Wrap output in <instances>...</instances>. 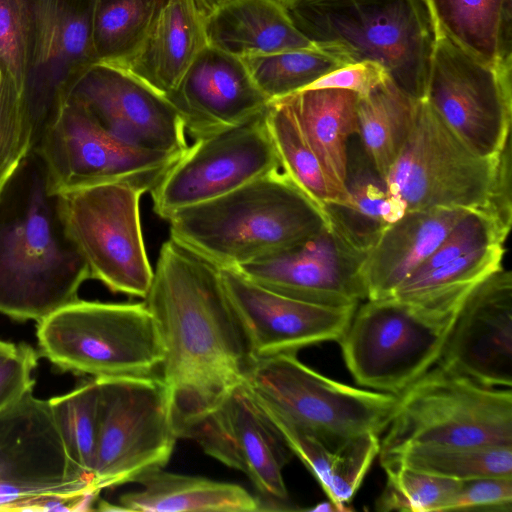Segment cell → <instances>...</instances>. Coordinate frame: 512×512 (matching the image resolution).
I'll return each instance as SVG.
<instances>
[{
    "mask_svg": "<svg viewBox=\"0 0 512 512\" xmlns=\"http://www.w3.org/2000/svg\"><path fill=\"white\" fill-rule=\"evenodd\" d=\"M489 387L512 384V274L501 266L467 296L436 363Z\"/></svg>",
    "mask_w": 512,
    "mask_h": 512,
    "instance_id": "obj_20",
    "label": "cell"
},
{
    "mask_svg": "<svg viewBox=\"0 0 512 512\" xmlns=\"http://www.w3.org/2000/svg\"><path fill=\"white\" fill-rule=\"evenodd\" d=\"M233 0H199L202 8L207 16L219 7L231 2Z\"/></svg>",
    "mask_w": 512,
    "mask_h": 512,
    "instance_id": "obj_47",
    "label": "cell"
},
{
    "mask_svg": "<svg viewBox=\"0 0 512 512\" xmlns=\"http://www.w3.org/2000/svg\"><path fill=\"white\" fill-rule=\"evenodd\" d=\"M265 112L195 139L150 191L155 214L167 221L180 209L212 200L282 170Z\"/></svg>",
    "mask_w": 512,
    "mask_h": 512,
    "instance_id": "obj_15",
    "label": "cell"
},
{
    "mask_svg": "<svg viewBox=\"0 0 512 512\" xmlns=\"http://www.w3.org/2000/svg\"><path fill=\"white\" fill-rule=\"evenodd\" d=\"M389 78L358 96L357 137L376 170L387 175L411 131L417 104Z\"/></svg>",
    "mask_w": 512,
    "mask_h": 512,
    "instance_id": "obj_32",
    "label": "cell"
},
{
    "mask_svg": "<svg viewBox=\"0 0 512 512\" xmlns=\"http://www.w3.org/2000/svg\"><path fill=\"white\" fill-rule=\"evenodd\" d=\"M144 303L161 338V379L179 437L244 382L253 360L220 267L172 238L160 248Z\"/></svg>",
    "mask_w": 512,
    "mask_h": 512,
    "instance_id": "obj_1",
    "label": "cell"
},
{
    "mask_svg": "<svg viewBox=\"0 0 512 512\" xmlns=\"http://www.w3.org/2000/svg\"><path fill=\"white\" fill-rule=\"evenodd\" d=\"M28 63L23 103L33 132V149L76 82L68 64L60 0H25Z\"/></svg>",
    "mask_w": 512,
    "mask_h": 512,
    "instance_id": "obj_23",
    "label": "cell"
},
{
    "mask_svg": "<svg viewBox=\"0 0 512 512\" xmlns=\"http://www.w3.org/2000/svg\"><path fill=\"white\" fill-rule=\"evenodd\" d=\"M166 0H95L97 62L124 65L138 49Z\"/></svg>",
    "mask_w": 512,
    "mask_h": 512,
    "instance_id": "obj_35",
    "label": "cell"
},
{
    "mask_svg": "<svg viewBox=\"0 0 512 512\" xmlns=\"http://www.w3.org/2000/svg\"><path fill=\"white\" fill-rule=\"evenodd\" d=\"M167 222L170 238L231 269L287 250L329 226L324 211L282 170L180 209Z\"/></svg>",
    "mask_w": 512,
    "mask_h": 512,
    "instance_id": "obj_3",
    "label": "cell"
},
{
    "mask_svg": "<svg viewBox=\"0 0 512 512\" xmlns=\"http://www.w3.org/2000/svg\"><path fill=\"white\" fill-rule=\"evenodd\" d=\"M8 344H9V342L0 340V350L3 349L4 347H6Z\"/></svg>",
    "mask_w": 512,
    "mask_h": 512,
    "instance_id": "obj_48",
    "label": "cell"
},
{
    "mask_svg": "<svg viewBox=\"0 0 512 512\" xmlns=\"http://www.w3.org/2000/svg\"><path fill=\"white\" fill-rule=\"evenodd\" d=\"M504 244L467 253L435 269L411 275L392 297L445 316H456L470 292L502 266Z\"/></svg>",
    "mask_w": 512,
    "mask_h": 512,
    "instance_id": "obj_31",
    "label": "cell"
},
{
    "mask_svg": "<svg viewBox=\"0 0 512 512\" xmlns=\"http://www.w3.org/2000/svg\"><path fill=\"white\" fill-rule=\"evenodd\" d=\"M253 398L292 454L296 455L316 478L328 499L342 512L353 510L347 505L360 488L374 459L379 455V435L366 433L334 445L297 427L262 401L254 396Z\"/></svg>",
    "mask_w": 512,
    "mask_h": 512,
    "instance_id": "obj_25",
    "label": "cell"
},
{
    "mask_svg": "<svg viewBox=\"0 0 512 512\" xmlns=\"http://www.w3.org/2000/svg\"><path fill=\"white\" fill-rule=\"evenodd\" d=\"M242 60L270 102L303 90L329 72L347 65L320 48L252 55Z\"/></svg>",
    "mask_w": 512,
    "mask_h": 512,
    "instance_id": "obj_36",
    "label": "cell"
},
{
    "mask_svg": "<svg viewBox=\"0 0 512 512\" xmlns=\"http://www.w3.org/2000/svg\"><path fill=\"white\" fill-rule=\"evenodd\" d=\"M397 396L379 456L409 446L512 447L511 388L435 364Z\"/></svg>",
    "mask_w": 512,
    "mask_h": 512,
    "instance_id": "obj_5",
    "label": "cell"
},
{
    "mask_svg": "<svg viewBox=\"0 0 512 512\" xmlns=\"http://www.w3.org/2000/svg\"><path fill=\"white\" fill-rule=\"evenodd\" d=\"M387 78L386 72L378 64L357 62L329 72L305 89H344L362 96Z\"/></svg>",
    "mask_w": 512,
    "mask_h": 512,
    "instance_id": "obj_45",
    "label": "cell"
},
{
    "mask_svg": "<svg viewBox=\"0 0 512 512\" xmlns=\"http://www.w3.org/2000/svg\"><path fill=\"white\" fill-rule=\"evenodd\" d=\"M48 401L71 460L93 480L99 422L97 380L93 378L71 392Z\"/></svg>",
    "mask_w": 512,
    "mask_h": 512,
    "instance_id": "obj_37",
    "label": "cell"
},
{
    "mask_svg": "<svg viewBox=\"0 0 512 512\" xmlns=\"http://www.w3.org/2000/svg\"><path fill=\"white\" fill-rule=\"evenodd\" d=\"M280 1V0H279Z\"/></svg>",
    "mask_w": 512,
    "mask_h": 512,
    "instance_id": "obj_49",
    "label": "cell"
},
{
    "mask_svg": "<svg viewBox=\"0 0 512 512\" xmlns=\"http://www.w3.org/2000/svg\"><path fill=\"white\" fill-rule=\"evenodd\" d=\"M144 193L111 182L57 194L63 223L90 277L114 293L143 299L153 278L140 220Z\"/></svg>",
    "mask_w": 512,
    "mask_h": 512,
    "instance_id": "obj_11",
    "label": "cell"
},
{
    "mask_svg": "<svg viewBox=\"0 0 512 512\" xmlns=\"http://www.w3.org/2000/svg\"><path fill=\"white\" fill-rule=\"evenodd\" d=\"M311 512H342V510L331 500L317 503L309 509Z\"/></svg>",
    "mask_w": 512,
    "mask_h": 512,
    "instance_id": "obj_46",
    "label": "cell"
},
{
    "mask_svg": "<svg viewBox=\"0 0 512 512\" xmlns=\"http://www.w3.org/2000/svg\"><path fill=\"white\" fill-rule=\"evenodd\" d=\"M67 98L81 103L104 129L129 144L177 155L189 147L170 101L123 68L95 63Z\"/></svg>",
    "mask_w": 512,
    "mask_h": 512,
    "instance_id": "obj_18",
    "label": "cell"
},
{
    "mask_svg": "<svg viewBox=\"0 0 512 512\" xmlns=\"http://www.w3.org/2000/svg\"><path fill=\"white\" fill-rule=\"evenodd\" d=\"M134 483L140 490L122 494L118 505L135 512H256L260 503L241 485L202 476L147 472Z\"/></svg>",
    "mask_w": 512,
    "mask_h": 512,
    "instance_id": "obj_29",
    "label": "cell"
},
{
    "mask_svg": "<svg viewBox=\"0 0 512 512\" xmlns=\"http://www.w3.org/2000/svg\"><path fill=\"white\" fill-rule=\"evenodd\" d=\"M265 121L281 169L296 186L323 211L326 203L343 201L329 182L291 109L282 99L269 103Z\"/></svg>",
    "mask_w": 512,
    "mask_h": 512,
    "instance_id": "obj_34",
    "label": "cell"
},
{
    "mask_svg": "<svg viewBox=\"0 0 512 512\" xmlns=\"http://www.w3.org/2000/svg\"><path fill=\"white\" fill-rule=\"evenodd\" d=\"M505 240L489 217L479 211L468 210L411 275L423 274L484 247L504 244Z\"/></svg>",
    "mask_w": 512,
    "mask_h": 512,
    "instance_id": "obj_41",
    "label": "cell"
},
{
    "mask_svg": "<svg viewBox=\"0 0 512 512\" xmlns=\"http://www.w3.org/2000/svg\"><path fill=\"white\" fill-rule=\"evenodd\" d=\"M206 19L199 0H166L138 49L118 67L168 96L208 45Z\"/></svg>",
    "mask_w": 512,
    "mask_h": 512,
    "instance_id": "obj_24",
    "label": "cell"
},
{
    "mask_svg": "<svg viewBox=\"0 0 512 512\" xmlns=\"http://www.w3.org/2000/svg\"><path fill=\"white\" fill-rule=\"evenodd\" d=\"M295 27L345 64L373 62L424 100L438 38L427 0H280Z\"/></svg>",
    "mask_w": 512,
    "mask_h": 512,
    "instance_id": "obj_4",
    "label": "cell"
},
{
    "mask_svg": "<svg viewBox=\"0 0 512 512\" xmlns=\"http://www.w3.org/2000/svg\"><path fill=\"white\" fill-rule=\"evenodd\" d=\"M206 36L209 45L240 58L318 48L279 0H233L207 16Z\"/></svg>",
    "mask_w": 512,
    "mask_h": 512,
    "instance_id": "obj_27",
    "label": "cell"
},
{
    "mask_svg": "<svg viewBox=\"0 0 512 512\" xmlns=\"http://www.w3.org/2000/svg\"><path fill=\"white\" fill-rule=\"evenodd\" d=\"M41 354L62 370L93 378L152 376L163 346L143 302L76 300L38 321Z\"/></svg>",
    "mask_w": 512,
    "mask_h": 512,
    "instance_id": "obj_6",
    "label": "cell"
},
{
    "mask_svg": "<svg viewBox=\"0 0 512 512\" xmlns=\"http://www.w3.org/2000/svg\"><path fill=\"white\" fill-rule=\"evenodd\" d=\"M511 137L498 156L497 171L483 214L507 238L512 222Z\"/></svg>",
    "mask_w": 512,
    "mask_h": 512,
    "instance_id": "obj_44",
    "label": "cell"
},
{
    "mask_svg": "<svg viewBox=\"0 0 512 512\" xmlns=\"http://www.w3.org/2000/svg\"><path fill=\"white\" fill-rule=\"evenodd\" d=\"M166 98L194 140L247 122L270 103L242 58L209 44Z\"/></svg>",
    "mask_w": 512,
    "mask_h": 512,
    "instance_id": "obj_21",
    "label": "cell"
},
{
    "mask_svg": "<svg viewBox=\"0 0 512 512\" xmlns=\"http://www.w3.org/2000/svg\"><path fill=\"white\" fill-rule=\"evenodd\" d=\"M37 358L27 344L9 342L0 350V413L32 391Z\"/></svg>",
    "mask_w": 512,
    "mask_h": 512,
    "instance_id": "obj_42",
    "label": "cell"
},
{
    "mask_svg": "<svg viewBox=\"0 0 512 512\" xmlns=\"http://www.w3.org/2000/svg\"><path fill=\"white\" fill-rule=\"evenodd\" d=\"M512 511V478L485 477L461 481L451 511Z\"/></svg>",
    "mask_w": 512,
    "mask_h": 512,
    "instance_id": "obj_43",
    "label": "cell"
},
{
    "mask_svg": "<svg viewBox=\"0 0 512 512\" xmlns=\"http://www.w3.org/2000/svg\"><path fill=\"white\" fill-rule=\"evenodd\" d=\"M438 35L492 66H512V0H427Z\"/></svg>",
    "mask_w": 512,
    "mask_h": 512,
    "instance_id": "obj_30",
    "label": "cell"
},
{
    "mask_svg": "<svg viewBox=\"0 0 512 512\" xmlns=\"http://www.w3.org/2000/svg\"><path fill=\"white\" fill-rule=\"evenodd\" d=\"M179 438L192 439L207 455L245 474L258 493L260 511L299 510L282 474L293 454L244 382Z\"/></svg>",
    "mask_w": 512,
    "mask_h": 512,
    "instance_id": "obj_16",
    "label": "cell"
},
{
    "mask_svg": "<svg viewBox=\"0 0 512 512\" xmlns=\"http://www.w3.org/2000/svg\"><path fill=\"white\" fill-rule=\"evenodd\" d=\"M456 316L366 299L338 340L347 369L361 387L398 395L438 362Z\"/></svg>",
    "mask_w": 512,
    "mask_h": 512,
    "instance_id": "obj_8",
    "label": "cell"
},
{
    "mask_svg": "<svg viewBox=\"0 0 512 512\" xmlns=\"http://www.w3.org/2000/svg\"><path fill=\"white\" fill-rule=\"evenodd\" d=\"M98 494L71 460L48 400L30 391L0 413V509L75 510Z\"/></svg>",
    "mask_w": 512,
    "mask_h": 512,
    "instance_id": "obj_9",
    "label": "cell"
},
{
    "mask_svg": "<svg viewBox=\"0 0 512 512\" xmlns=\"http://www.w3.org/2000/svg\"><path fill=\"white\" fill-rule=\"evenodd\" d=\"M345 189L346 200L326 203L324 212L329 226L351 248L366 255L406 209L391 195L385 177L376 170L359 139L354 144L351 138L348 144Z\"/></svg>",
    "mask_w": 512,
    "mask_h": 512,
    "instance_id": "obj_26",
    "label": "cell"
},
{
    "mask_svg": "<svg viewBox=\"0 0 512 512\" xmlns=\"http://www.w3.org/2000/svg\"><path fill=\"white\" fill-rule=\"evenodd\" d=\"M89 267L32 150L0 191V313L40 321L78 300Z\"/></svg>",
    "mask_w": 512,
    "mask_h": 512,
    "instance_id": "obj_2",
    "label": "cell"
},
{
    "mask_svg": "<svg viewBox=\"0 0 512 512\" xmlns=\"http://www.w3.org/2000/svg\"><path fill=\"white\" fill-rule=\"evenodd\" d=\"M498 156L475 154L421 100L408 138L385 179L406 211L461 208L483 213Z\"/></svg>",
    "mask_w": 512,
    "mask_h": 512,
    "instance_id": "obj_12",
    "label": "cell"
},
{
    "mask_svg": "<svg viewBox=\"0 0 512 512\" xmlns=\"http://www.w3.org/2000/svg\"><path fill=\"white\" fill-rule=\"evenodd\" d=\"M383 468L386 483L375 501L377 511H451L461 481L401 466Z\"/></svg>",
    "mask_w": 512,
    "mask_h": 512,
    "instance_id": "obj_38",
    "label": "cell"
},
{
    "mask_svg": "<svg viewBox=\"0 0 512 512\" xmlns=\"http://www.w3.org/2000/svg\"><path fill=\"white\" fill-rule=\"evenodd\" d=\"M467 211L461 208L408 210L386 227L361 265L367 299L392 296Z\"/></svg>",
    "mask_w": 512,
    "mask_h": 512,
    "instance_id": "obj_22",
    "label": "cell"
},
{
    "mask_svg": "<svg viewBox=\"0 0 512 512\" xmlns=\"http://www.w3.org/2000/svg\"><path fill=\"white\" fill-rule=\"evenodd\" d=\"M33 150L40 155L55 194L111 182L150 192L182 156L117 138L71 98L62 103Z\"/></svg>",
    "mask_w": 512,
    "mask_h": 512,
    "instance_id": "obj_13",
    "label": "cell"
},
{
    "mask_svg": "<svg viewBox=\"0 0 512 512\" xmlns=\"http://www.w3.org/2000/svg\"><path fill=\"white\" fill-rule=\"evenodd\" d=\"M29 20L25 0H0V70L22 97L28 63Z\"/></svg>",
    "mask_w": 512,
    "mask_h": 512,
    "instance_id": "obj_40",
    "label": "cell"
},
{
    "mask_svg": "<svg viewBox=\"0 0 512 512\" xmlns=\"http://www.w3.org/2000/svg\"><path fill=\"white\" fill-rule=\"evenodd\" d=\"M280 99L291 109L329 182L345 201L348 144L357 134L358 95L344 89H303Z\"/></svg>",
    "mask_w": 512,
    "mask_h": 512,
    "instance_id": "obj_28",
    "label": "cell"
},
{
    "mask_svg": "<svg viewBox=\"0 0 512 512\" xmlns=\"http://www.w3.org/2000/svg\"><path fill=\"white\" fill-rule=\"evenodd\" d=\"M365 256L326 226L287 250L236 270L291 298L329 306L358 305L367 299L361 276Z\"/></svg>",
    "mask_w": 512,
    "mask_h": 512,
    "instance_id": "obj_19",
    "label": "cell"
},
{
    "mask_svg": "<svg viewBox=\"0 0 512 512\" xmlns=\"http://www.w3.org/2000/svg\"><path fill=\"white\" fill-rule=\"evenodd\" d=\"M380 464L459 481L512 478V447L409 446L380 456Z\"/></svg>",
    "mask_w": 512,
    "mask_h": 512,
    "instance_id": "obj_33",
    "label": "cell"
},
{
    "mask_svg": "<svg viewBox=\"0 0 512 512\" xmlns=\"http://www.w3.org/2000/svg\"><path fill=\"white\" fill-rule=\"evenodd\" d=\"M511 73L438 35L424 100L471 151L494 158L510 138Z\"/></svg>",
    "mask_w": 512,
    "mask_h": 512,
    "instance_id": "obj_14",
    "label": "cell"
},
{
    "mask_svg": "<svg viewBox=\"0 0 512 512\" xmlns=\"http://www.w3.org/2000/svg\"><path fill=\"white\" fill-rule=\"evenodd\" d=\"M220 272L252 360L338 341L358 306L306 302L264 288L236 269Z\"/></svg>",
    "mask_w": 512,
    "mask_h": 512,
    "instance_id": "obj_17",
    "label": "cell"
},
{
    "mask_svg": "<svg viewBox=\"0 0 512 512\" xmlns=\"http://www.w3.org/2000/svg\"><path fill=\"white\" fill-rule=\"evenodd\" d=\"M33 150V132L23 97L0 70V191L24 158Z\"/></svg>",
    "mask_w": 512,
    "mask_h": 512,
    "instance_id": "obj_39",
    "label": "cell"
},
{
    "mask_svg": "<svg viewBox=\"0 0 512 512\" xmlns=\"http://www.w3.org/2000/svg\"><path fill=\"white\" fill-rule=\"evenodd\" d=\"M244 384L283 418L334 445L366 433L380 436L398 399L324 376L295 353L254 359Z\"/></svg>",
    "mask_w": 512,
    "mask_h": 512,
    "instance_id": "obj_7",
    "label": "cell"
},
{
    "mask_svg": "<svg viewBox=\"0 0 512 512\" xmlns=\"http://www.w3.org/2000/svg\"><path fill=\"white\" fill-rule=\"evenodd\" d=\"M95 379L99 422L93 484L100 492L164 468L179 437L161 377Z\"/></svg>",
    "mask_w": 512,
    "mask_h": 512,
    "instance_id": "obj_10",
    "label": "cell"
}]
</instances>
